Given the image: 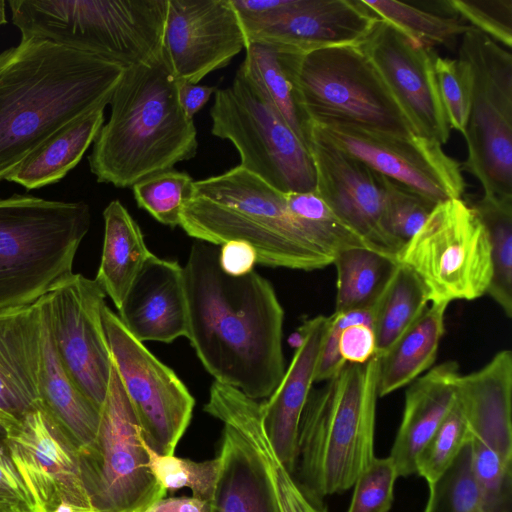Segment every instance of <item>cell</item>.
I'll return each mask as SVG.
<instances>
[{"instance_id":"cell-32","label":"cell","mask_w":512,"mask_h":512,"mask_svg":"<svg viewBox=\"0 0 512 512\" xmlns=\"http://www.w3.org/2000/svg\"><path fill=\"white\" fill-rule=\"evenodd\" d=\"M245 51L238 71L308 148L310 121L299 105L280 51L262 43H249Z\"/></svg>"},{"instance_id":"cell-51","label":"cell","mask_w":512,"mask_h":512,"mask_svg":"<svg viewBox=\"0 0 512 512\" xmlns=\"http://www.w3.org/2000/svg\"><path fill=\"white\" fill-rule=\"evenodd\" d=\"M0 512H33L27 506L0 496Z\"/></svg>"},{"instance_id":"cell-20","label":"cell","mask_w":512,"mask_h":512,"mask_svg":"<svg viewBox=\"0 0 512 512\" xmlns=\"http://www.w3.org/2000/svg\"><path fill=\"white\" fill-rule=\"evenodd\" d=\"M376 19L360 0H281L247 41L305 54L358 44Z\"/></svg>"},{"instance_id":"cell-23","label":"cell","mask_w":512,"mask_h":512,"mask_svg":"<svg viewBox=\"0 0 512 512\" xmlns=\"http://www.w3.org/2000/svg\"><path fill=\"white\" fill-rule=\"evenodd\" d=\"M118 317L138 341L171 343L187 333L183 266L151 254L130 286Z\"/></svg>"},{"instance_id":"cell-31","label":"cell","mask_w":512,"mask_h":512,"mask_svg":"<svg viewBox=\"0 0 512 512\" xmlns=\"http://www.w3.org/2000/svg\"><path fill=\"white\" fill-rule=\"evenodd\" d=\"M448 303H432L380 357L379 397L412 383L434 364Z\"/></svg>"},{"instance_id":"cell-17","label":"cell","mask_w":512,"mask_h":512,"mask_svg":"<svg viewBox=\"0 0 512 512\" xmlns=\"http://www.w3.org/2000/svg\"><path fill=\"white\" fill-rule=\"evenodd\" d=\"M247 45L231 0H168L162 55L177 81L198 84Z\"/></svg>"},{"instance_id":"cell-19","label":"cell","mask_w":512,"mask_h":512,"mask_svg":"<svg viewBox=\"0 0 512 512\" xmlns=\"http://www.w3.org/2000/svg\"><path fill=\"white\" fill-rule=\"evenodd\" d=\"M308 150L315 168L316 193L374 250L396 256L405 243L387 228L380 175L311 134Z\"/></svg>"},{"instance_id":"cell-14","label":"cell","mask_w":512,"mask_h":512,"mask_svg":"<svg viewBox=\"0 0 512 512\" xmlns=\"http://www.w3.org/2000/svg\"><path fill=\"white\" fill-rule=\"evenodd\" d=\"M310 134L436 204L460 199L465 191L460 163L447 155L441 144L426 137L313 122Z\"/></svg>"},{"instance_id":"cell-15","label":"cell","mask_w":512,"mask_h":512,"mask_svg":"<svg viewBox=\"0 0 512 512\" xmlns=\"http://www.w3.org/2000/svg\"><path fill=\"white\" fill-rule=\"evenodd\" d=\"M105 297L95 279L72 273L59 280L40 299L63 367L99 410L105 399L112 366L102 320Z\"/></svg>"},{"instance_id":"cell-37","label":"cell","mask_w":512,"mask_h":512,"mask_svg":"<svg viewBox=\"0 0 512 512\" xmlns=\"http://www.w3.org/2000/svg\"><path fill=\"white\" fill-rule=\"evenodd\" d=\"M284 198L290 213L334 257L349 249H373L328 207L316 191L285 192Z\"/></svg>"},{"instance_id":"cell-42","label":"cell","mask_w":512,"mask_h":512,"mask_svg":"<svg viewBox=\"0 0 512 512\" xmlns=\"http://www.w3.org/2000/svg\"><path fill=\"white\" fill-rule=\"evenodd\" d=\"M423 512H485L471 471L469 443L444 476L429 487Z\"/></svg>"},{"instance_id":"cell-11","label":"cell","mask_w":512,"mask_h":512,"mask_svg":"<svg viewBox=\"0 0 512 512\" xmlns=\"http://www.w3.org/2000/svg\"><path fill=\"white\" fill-rule=\"evenodd\" d=\"M78 459L98 512H143L167 494L148 467L141 428L113 361L96 438Z\"/></svg>"},{"instance_id":"cell-53","label":"cell","mask_w":512,"mask_h":512,"mask_svg":"<svg viewBox=\"0 0 512 512\" xmlns=\"http://www.w3.org/2000/svg\"><path fill=\"white\" fill-rule=\"evenodd\" d=\"M8 436V429L2 423H0V441H5Z\"/></svg>"},{"instance_id":"cell-46","label":"cell","mask_w":512,"mask_h":512,"mask_svg":"<svg viewBox=\"0 0 512 512\" xmlns=\"http://www.w3.org/2000/svg\"><path fill=\"white\" fill-rule=\"evenodd\" d=\"M456 15L492 40L512 46V0H447Z\"/></svg>"},{"instance_id":"cell-8","label":"cell","mask_w":512,"mask_h":512,"mask_svg":"<svg viewBox=\"0 0 512 512\" xmlns=\"http://www.w3.org/2000/svg\"><path fill=\"white\" fill-rule=\"evenodd\" d=\"M280 53L299 105L310 122L416 134L357 44L326 47L305 54Z\"/></svg>"},{"instance_id":"cell-25","label":"cell","mask_w":512,"mask_h":512,"mask_svg":"<svg viewBox=\"0 0 512 512\" xmlns=\"http://www.w3.org/2000/svg\"><path fill=\"white\" fill-rule=\"evenodd\" d=\"M460 376L456 361H446L415 379L405 393L403 416L389 457L397 474H416V460L456 400Z\"/></svg>"},{"instance_id":"cell-39","label":"cell","mask_w":512,"mask_h":512,"mask_svg":"<svg viewBox=\"0 0 512 512\" xmlns=\"http://www.w3.org/2000/svg\"><path fill=\"white\" fill-rule=\"evenodd\" d=\"M148 467L156 481L168 492L189 488L192 497L210 502L217 485L220 459L193 461L174 455H160L146 444Z\"/></svg>"},{"instance_id":"cell-18","label":"cell","mask_w":512,"mask_h":512,"mask_svg":"<svg viewBox=\"0 0 512 512\" xmlns=\"http://www.w3.org/2000/svg\"><path fill=\"white\" fill-rule=\"evenodd\" d=\"M5 444L34 512L65 504L94 508L81 477L77 450L41 407L9 430Z\"/></svg>"},{"instance_id":"cell-41","label":"cell","mask_w":512,"mask_h":512,"mask_svg":"<svg viewBox=\"0 0 512 512\" xmlns=\"http://www.w3.org/2000/svg\"><path fill=\"white\" fill-rule=\"evenodd\" d=\"M471 471L485 512H511L512 466L488 445L469 441Z\"/></svg>"},{"instance_id":"cell-35","label":"cell","mask_w":512,"mask_h":512,"mask_svg":"<svg viewBox=\"0 0 512 512\" xmlns=\"http://www.w3.org/2000/svg\"><path fill=\"white\" fill-rule=\"evenodd\" d=\"M377 18L387 22L403 35L423 46H451L469 31L458 15L442 14L414 3L395 0H360Z\"/></svg>"},{"instance_id":"cell-22","label":"cell","mask_w":512,"mask_h":512,"mask_svg":"<svg viewBox=\"0 0 512 512\" xmlns=\"http://www.w3.org/2000/svg\"><path fill=\"white\" fill-rule=\"evenodd\" d=\"M331 315H318L299 329L292 361L274 392L262 405L264 432L278 460L293 474L298 460V427L312 390Z\"/></svg>"},{"instance_id":"cell-45","label":"cell","mask_w":512,"mask_h":512,"mask_svg":"<svg viewBox=\"0 0 512 512\" xmlns=\"http://www.w3.org/2000/svg\"><path fill=\"white\" fill-rule=\"evenodd\" d=\"M398 477L389 456H375L353 484L354 491L347 512H389Z\"/></svg>"},{"instance_id":"cell-7","label":"cell","mask_w":512,"mask_h":512,"mask_svg":"<svg viewBox=\"0 0 512 512\" xmlns=\"http://www.w3.org/2000/svg\"><path fill=\"white\" fill-rule=\"evenodd\" d=\"M90 223L82 201L0 198V310L34 304L72 274Z\"/></svg>"},{"instance_id":"cell-33","label":"cell","mask_w":512,"mask_h":512,"mask_svg":"<svg viewBox=\"0 0 512 512\" xmlns=\"http://www.w3.org/2000/svg\"><path fill=\"white\" fill-rule=\"evenodd\" d=\"M333 264L337 270L338 313L374 306L398 265L395 256L370 248L343 251Z\"/></svg>"},{"instance_id":"cell-26","label":"cell","mask_w":512,"mask_h":512,"mask_svg":"<svg viewBox=\"0 0 512 512\" xmlns=\"http://www.w3.org/2000/svg\"><path fill=\"white\" fill-rule=\"evenodd\" d=\"M204 411L238 428L260 453L269 473L280 512H328L323 499L303 487L276 457L264 432L261 402L240 390L214 383Z\"/></svg>"},{"instance_id":"cell-13","label":"cell","mask_w":512,"mask_h":512,"mask_svg":"<svg viewBox=\"0 0 512 512\" xmlns=\"http://www.w3.org/2000/svg\"><path fill=\"white\" fill-rule=\"evenodd\" d=\"M102 320L113 364L145 444L157 454L174 455L191 421L194 397L175 372L134 338L106 304Z\"/></svg>"},{"instance_id":"cell-10","label":"cell","mask_w":512,"mask_h":512,"mask_svg":"<svg viewBox=\"0 0 512 512\" xmlns=\"http://www.w3.org/2000/svg\"><path fill=\"white\" fill-rule=\"evenodd\" d=\"M211 133L237 149L240 166L281 192L315 191L316 174L307 146L237 70L216 89Z\"/></svg>"},{"instance_id":"cell-24","label":"cell","mask_w":512,"mask_h":512,"mask_svg":"<svg viewBox=\"0 0 512 512\" xmlns=\"http://www.w3.org/2000/svg\"><path fill=\"white\" fill-rule=\"evenodd\" d=\"M457 398L471 439L485 443L512 466V352L502 350L480 370L460 374Z\"/></svg>"},{"instance_id":"cell-2","label":"cell","mask_w":512,"mask_h":512,"mask_svg":"<svg viewBox=\"0 0 512 512\" xmlns=\"http://www.w3.org/2000/svg\"><path fill=\"white\" fill-rule=\"evenodd\" d=\"M124 70L35 37L0 52V180L58 130L105 109Z\"/></svg>"},{"instance_id":"cell-49","label":"cell","mask_w":512,"mask_h":512,"mask_svg":"<svg viewBox=\"0 0 512 512\" xmlns=\"http://www.w3.org/2000/svg\"><path fill=\"white\" fill-rule=\"evenodd\" d=\"M216 88L178 81L177 96L184 113L191 119L209 101Z\"/></svg>"},{"instance_id":"cell-38","label":"cell","mask_w":512,"mask_h":512,"mask_svg":"<svg viewBox=\"0 0 512 512\" xmlns=\"http://www.w3.org/2000/svg\"><path fill=\"white\" fill-rule=\"evenodd\" d=\"M194 182L188 173L170 169L140 180L132 189L140 208L161 224L176 227L184 204L192 196Z\"/></svg>"},{"instance_id":"cell-12","label":"cell","mask_w":512,"mask_h":512,"mask_svg":"<svg viewBox=\"0 0 512 512\" xmlns=\"http://www.w3.org/2000/svg\"><path fill=\"white\" fill-rule=\"evenodd\" d=\"M395 259L419 276L432 303L477 299L493 275L487 232L462 198L438 203Z\"/></svg>"},{"instance_id":"cell-30","label":"cell","mask_w":512,"mask_h":512,"mask_svg":"<svg viewBox=\"0 0 512 512\" xmlns=\"http://www.w3.org/2000/svg\"><path fill=\"white\" fill-rule=\"evenodd\" d=\"M103 124V108L69 123L28 155L5 180L27 190L60 181L80 162Z\"/></svg>"},{"instance_id":"cell-44","label":"cell","mask_w":512,"mask_h":512,"mask_svg":"<svg viewBox=\"0 0 512 512\" xmlns=\"http://www.w3.org/2000/svg\"><path fill=\"white\" fill-rule=\"evenodd\" d=\"M435 74L449 126L464 135L472 99V78L469 65L459 57L451 59L437 56Z\"/></svg>"},{"instance_id":"cell-48","label":"cell","mask_w":512,"mask_h":512,"mask_svg":"<svg viewBox=\"0 0 512 512\" xmlns=\"http://www.w3.org/2000/svg\"><path fill=\"white\" fill-rule=\"evenodd\" d=\"M0 496L17 501L34 512L32 500L11 459L5 441H0Z\"/></svg>"},{"instance_id":"cell-4","label":"cell","mask_w":512,"mask_h":512,"mask_svg":"<svg viewBox=\"0 0 512 512\" xmlns=\"http://www.w3.org/2000/svg\"><path fill=\"white\" fill-rule=\"evenodd\" d=\"M179 226L217 246L244 241L254 248L257 263L269 267L311 271L335 259L290 213L283 192L240 165L195 181Z\"/></svg>"},{"instance_id":"cell-50","label":"cell","mask_w":512,"mask_h":512,"mask_svg":"<svg viewBox=\"0 0 512 512\" xmlns=\"http://www.w3.org/2000/svg\"><path fill=\"white\" fill-rule=\"evenodd\" d=\"M143 512H210V503L192 496L164 497Z\"/></svg>"},{"instance_id":"cell-28","label":"cell","mask_w":512,"mask_h":512,"mask_svg":"<svg viewBox=\"0 0 512 512\" xmlns=\"http://www.w3.org/2000/svg\"><path fill=\"white\" fill-rule=\"evenodd\" d=\"M40 305L43 320L40 407L79 452L95 440L100 410L83 394L63 367L50 334L41 300Z\"/></svg>"},{"instance_id":"cell-1","label":"cell","mask_w":512,"mask_h":512,"mask_svg":"<svg viewBox=\"0 0 512 512\" xmlns=\"http://www.w3.org/2000/svg\"><path fill=\"white\" fill-rule=\"evenodd\" d=\"M187 333L207 372L251 399L270 397L285 373L284 310L255 271L226 274L219 246L198 241L183 266Z\"/></svg>"},{"instance_id":"cell-9","label":"cell","mask_w":512,"mask_h":512,"mask_svg":"<svg viewBox=\"0 0 512 512\" xmlns=\"http://www.w3.org/2000/svg\"><path fill=\"white\" fill-rule=\"evenodd\" d=\"M459 58L472 78L463 169L479 181L485 196L512 197V55L472 27L461 37Z\"/></svg>"},{"instance_id":"cell-29","label":"cell","mask_w":512,"mask_h":512,"mask_svg":"<svg viewBox=\"0 0 512 512\" xmlns=\"http://www.w3.org/2000/svg\"><path fill=\"white\" fill-rule=\"evenodd\" d=\"M103 218V248L95 280L118 310L152 253L141 228L119 200L106 206Z\"/></svg>"},{"instance_id":"cell-5","label":"cell","mask_w":512,"mask_h":512,"mask_svg":"<svg viewBox=\"0 0 512 512\" xmlns=\"http://www.w3.org/2000/svg\"><path fill=\"white\" fill-rule=\"evenodd\" d=\"M380 357L347 363L312 389L298 427V482L320 498L349 490L374 459Z\"/></svg>"},{"instance_id":"cell-52","label":"cell","mask_w":512,"mask_h":512,"mask_svg":"<svg viewBox=\"0 0 512 512\" xmlns=\"http://www.w3.org/2000/svg\"><path fill=\"white\" fill-rule=\"evenodd\" d=\"M5 6L6 2L4 0H0V27L7 23Z\"/></svg>"},{"instance_id":"cell-34","label":"cell","mask_w":512,"mask_h":512,"mask_svg":"<svg viewBox=\"0 0 512 512\" xmlns=\"http://www.w3.org/2000/svg\"><path fill=\"white\" fill-rule=\"evenodd\" d=\"M428 302L426 287L419 276L411 268L398 263L375 303L373 330L377 356L381 357L422 315Z\"/></svg>"},{"instance_id":"cell-6","label":"cell","mask_w":512,"mask_h":512,"mask_svg":"<svg viewBox=\"0 0 512 512\" xmlns=\"http://www.w3.org/2000/svg\"><path fill=\"white\" fill-rule=\"evenodd\" d=\"M21 37L93 54L124 69L162 53L168 0H9Z\"/></svg>"},{"instance_id":"cell-36","label":"cell","mask_w":512,"mask_h":512,"mask_svg":"<svg viewBox=\"0 0 512 512\" xmlns=\"http://www.w3.org/2000/svg\"><path fill=\"white\" fill-rule=\"evenodd\" d=\"M491 246L493 275L486 294L512 317V197L485 196L473 206Z\"/></svg>"},{"instance_id":"cell-3","label":"cell","mask_w":512,"mask_h":512,"mask_svg":"<svg viewBox=\"0 0 512 512\" xmlns=\"http://www.w3.org/2000/svg\"><path fill=\"white\" fill-rule=\"evenodd\" d=\"M178 81L162 53L124 70L88 157L99 183L132 188L140 180L173 169L197 154V130L182 110Z\"/></svg>"},{"instance_id":"cell-27","label":"cell","mask_w":512,"mask_h":512,"mask_svg":"<svg viewBox=\"0 0 512 512\" xmlns=\"http://www.w3.org/2000/svg\"><path fill=\"white\" fill-rule=\"evenodd\" d=\"M221 422L220 472L210 512H280L260 453L232 423Z\"/></svg>"},{"instance_id":"cell-16","label":"cell","mask_w":512,"mask_h":512,"mask_svg":"<svg viewBox=\"0 0 512 512\" xmlns=\"http://www.w3.org/2000/svg\"><path fill=\"white\" fill-rule=\"evenodd\" d=\"M419 136L445 144L451 128L441 101L433 48L412 41L377 18L357 44Z\"/></svg>"},{"instance_id":"cell-43","label":"cell","mask_w":512,"mask_h":512,"mask_svg":"<svg viewBox=\"0 0 512 512\" xmlns=\"http://www.w3.org/2000/svg\"><path fill=\"white\" fill-rule=\"evenodd\" d=\"M380 180L387 228L406 243L423 226L437 204L383 175H380Z\"/></svg>"},{"instance_id":"cell-21","label":"cell","mask_w":512,"mask_h":512,"mask_svg":"<svg viewBox=\"0 0 512 512\" xmlns=\"http://www.w3.org/2000/svg\"><path fill=\"white\" fill-rule=\"evenodd\" d=\"M43 320L40 299L0 310V423L9 430L40 407Z\"/></svg>"},{"instance_id":"cell-40","label":"cell","mask_w":512,"mask_h":512,"mask_svg":"<svg viewBox=\"0 0 512 512\" xmlns=\"http://www.w3.org/2000/svg\"><path fill=\"white\" fill-rule=\"evenodd\" d=\"M471 439L464 410L457 398L445 419L420 452L416 474L434 486L453 465Z\"/></svg>"},{"instance_id":"cell-47","label":"cell","mask_w":512,"mask_h":512,"mask_svg":"<svg viewBox=\"0 0 512 512\" xmlns=\"http://www.w3.org/2000/svg\"><path fill=\"white\" fill-rule=\"evenodd\" d=\"M257 255L254 248L244 241H228L219 246V265L231 276H242L254 271Z\"/></svg>"}]
</instances>
